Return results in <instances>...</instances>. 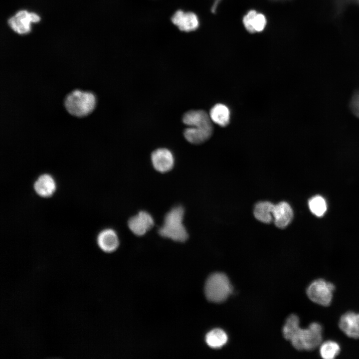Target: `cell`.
I'll use <instances>...</instances> for the list:
<instances>
[{"mask_svg": "<svg viewBox=\"0 0 359 359\" xmlns=\"http://www.w3.org/2000/svg\"><path fill=\"white\" fill-rule=\"evenodd\" d=\"M96 105L95 94L88 91L75 89L65 97L64 106L72 116L78 118L87 116L94 110Z\"/></svg>", "mask_w": 359, "mask_h": 359, "instance_id": "1", "label": "cell"}, {"mask_svg": "<svg viewBox=\"0 0 359 359\" xmlns=\"http://www.w3.org/2000/svg\"><path fill=\"white\" fill-rule=\"evenodd\" d=\"M184 209L181 206L173 207L166 215L164 223L159 229V234L175 241L184 242L188 238V233L183 224Z\"/></svg>", "mask_w": 359, "mask_h": 359, "instance_id": "2", "label": "cell"}, {"mask_svg": "<svg viewBox=\"0 0 359 359\" xmlns=\"http://www.w3.org/2000/svg\"><path fill=\"white\" fill-rule=\"evenodd\" d=\"M322 333L323 328L321 324L314 322L306 329H302L299 327L289 341L297 350L313 351L322 343Z\"/></svg>", "mask_w": 359, "mask_h": 359, "instance_id": "3", "label": "cell"}, {"mask_svg": "<svg viewBox=\"0 0 359 359\" xmlns=\"http://www.w3.org/2000/svg\"><path fill=\"white\" fill-rule=\"evenodd\" d=\"M232 291L228 277L222 273L210 275L205 284L204 293L206 298L214 303H221L227 299Z\"/></svg>", "mask_w": 359, "mask_h": 359, "instance_id": "4", "label": "cell"}, {"mask_svg": "<svg viewBox=\"0 0 359 359\" xmlns=\"http://www.w3.org/2000/svg\"><path fill=\"white\" fill-rule=\"evenodd\" d=\"M335 285L323 279L313 281L307 287L308 298L314 303L323 306H329L332 302Z\"/></svg>", "mask_w": 359, "mask_h": 359, "instance_id": "5", "label": "cell"}, {"mask_svg": "<svg viewBox=\"0 0 359 359\" xmlns=\"http://www.w3.org/2000/svg\"><path fill=\"white\" fill-rule=\"evenodd\" d=\"M182 121L186 125L194 129L213 132L212 120L205 111L192 110L185 113Z\"/></svg>", "mask_w": 359, "mask_h": 359, "instance_id": "6", "label": "cell"}, {"mask_svg": "<svg viewBox=\"0 0 359 359\" xmlns=\"http://www.w3.org/2000/svg\"><path fill=\"white\" fill-rule=\"evenodd\" d=\"M39 16L35 13L22 10L17 12L8 21L9 26L16 33L24 34L29 32L31 22L40 21Z\"/></svg>", "mask_w": 359, "mask_h": 359, "instance_id": "7", "label": "cell"}, {"mask_svg": "<svg viewBox=\"0 0 359 359\" xmlns=\"http://www.w3.org/2000/svg\"><path fill=\"white\" fill-rule=\"evenodd\" d=\"M131 231L138 236L144 235L154 224L152 215L147 211H141L131 217L128 221Z\"/></svg>", "mask_w": 359, "mask_h": 359, "instance_id": "8", "label": "cell"}, {"mask_svg": "<svg viewBox=\"0 0 359 359\" xmlns=\"http://www.w3.org/2000/svg\"><path fill=\"white\" fill-rule=\"evenodd\" d=\"M151 160L155 169L163 173L171 171L174 165L173 155L166 148H160L154 151L152 154Z\"/></svg>", "mask_w": 359, "mask_h": 359, "instance_id": "9", "label": "cell"}, {"mask_svg": "<svg viewBox=\"0 0 359 359\" xmlns=\"http://www.w3.org/2000/svg\"><path fill=\"white\" fill-rule=\"evenodd\" d=\"M173 23L180 30L190 32L196 29L199 24L197 16L192 12H184L181 10L177 11L172 17Z\"/></svg>", "mask_w": 359, "mask_h": 359, "instance_id": "10", "label": "cell"}, {"mask_svg": "<svg viewBox=\"0 0 359 359\" xmlns=\"http://www.w3.org/2000/svg\"><path fill=\"white\" fill-rule=\"evenodd\" d=\"M339 326L348 337L355 339H359V314L348 312L340 318Z\"/></svg>", "mask_w": 359, "mask_h": 359, "instance_id": "11", "label": "cell"}, {"mask_svg": "<svg viewBox=\"0 0 359 359\" xmlns=\"http://www.w3.org/2000/svg\"><path fill=\"white\" fill-rule=\"evenodd\" d=\"M242 20L245 29L251 33L262 31L267 24L266 16L253 9L248 11Z\"/></svg>", "mask_w": 359, "mask_h": 359, "instance_id": "12", "label": "cell"}, {"mask_svg": "<svg viewBox=\"0 0 359 359\" xmlns=\"http://www.w3.org/2000/svg\"><path fill=\"white\" fill-rule=\"evenodd\" d=\"M293 211L290 204L285 201L275 204L273 210V221L278 228L283 229L291 222Z\"/></svg>", "mask_w": 359, "mask_h": 359, "instance_id": "13", "label": "cell"}, {"mask_svg": "<svg viewBox=\"0 0 359 359\" xmlns=\"http://www.w3.org/2000/svg\"><path fill=\"white\" fill-rule=\"evenodd\" d=\"M100 248L106 252L115 251L119 244L118 236L113 229H106L101 231L97 238Z\"/></svg>", "mask_w": 359, "mask_h": 359, "instance_id": "14", "label": "cell"}, {"mask_svg": "<svg viewBox=\"0 0 359 359\" xmlns=\"http://www.w3.org/2000/svg\"><path fill=\"white\" fill-rule=\"evenodd\" d=\"M275 204L268 201H260L255 206L253 213L256 219L264 223L273 221Z\"/></svg>", "mask_w": 359, "mask_h": 359, "instance_id": "15", "label": "cell"}, {"mask_svg": "<svg viewBox=\"0 0 359 359\" xmlns=\"http://www.w3.org/2000/svg\"><path fill=\"white\" fill-rule=\"evenodd\" d=\"M209 116L212 121L215 124L221 127H225L230 121V111L225 105L218 103L211 109Z\"/></svg>", "mask_w": 359, "mask_h": 359, "instance_id": "16", "label": "cell"}, {"mask_svg": "<svg viewBox=\"0 0 359 359\" xmlns=\"http://www.w3.org/2000/svg\"><path fill=\"white\" fill-rule=\"evenodd\" d=\"M34 189L39 195L47 197L51 195L55 189V184L52 178L48 175L39 177L34 183Z\"/></svg>", "mask_w": 359, "mask_h": 359, "instance_id": "17", "label": "cell"}, {"mask_svg": "<svg viewBox=\"0 0 359 359\" xmlns=\"http://www.w3.org/2000/svg\"><path fill=\"white\" fill-rule=\"evenodd\" d=\"M228 341L226 333L220 329H215L209 332L205 336L207 345L211 348L219 349Z\"/></svg>", "mask_w": 359, "mask_h": 359, "instance_id": "18", "label": "cell"}, {"mask_svg": "<svg viewBox=\"0 0 359 359\" xmlns=\"http://www.w3.org/2000/svg\"><path fill=\"white\" fill-rule=\"evenodd\" d=\"M212 132L197 130L190 127L184 130L183 135L188 142L194 144H199L209 139L211 136Z\"/></svg>", "mask_w": 359, "mask_h": 359, "instance_id": "19", "label": "cell"}, {"mask_svg": "<svg viewBox=\"0 0 359 359\" xmlns=\"http://www.w3.org/2000/svg\"><path fill=\"white\" fill-rule=\"evenodd\" d=\"M341 351L339 345L333 341H327L320 346V354L324 359H335Z\"/></svg>", "mask_w": 359, "mask_h": 359, "instance_id": "20", "label": "cell"}, {"mask_svg": "<svg viewBox=\"0 0 359 359\" xmlns=\"http://www.w3.org/2000/svg\"><path fill=\"white\" fill-rule=\"evenodd\" d=\"M309 206L311 211L317 216L324 214L327 210V204L323 197L316 195L309 201Z\"/></svg>", "mask_w": 359, "mask_h": 359, "instance_id": "21", "label": "cell"}, {"mask_svg": "<svg viewBox=\"0 0 359 359\" xmlns=\"http://www.w3.org/2000/svg\"><path fill=\"white\" fill-rule=\"evenodd\" d=\"M299 324V318L296 315L292 314L288 317L283 329L285 339L289 341L292 334L300 327Z\"/></svg>", "mask_w": 359, "mask_h": 359, "instance_id": "22", "label": "cell"}, {"mask_svg": "<svg viewBox=\"0 0 359 359\" xmlns=\"http://www.w3.org/2000/svg\"><path fill=\"white\" fill-rule=\"evenodd\" d=\"M351 107L355 115L359 117V91L356 92L352 97Z\"/></svg>", "mask_w": 359, "mask_h": 359, "instance_id": "23", "label": "cell"}, {"mask_svg": "<svg viewBox=\"0 0 359 359\" xmlns=\"http://www.w3.org/2000/svg\"><path fill=\"white\" fill-rule=\"evenodd\" d=\"M352 0H335L336 7L338 10H342L344 7Z\"/></svg>", "mask_w": 359, "mask_h": 359, "instance_id": "24", "label": "cell"}, {"mask_svg": "<svg viewBox=\"0 0 359 359\" xmlns=\"http://www.w3.org/2000/svg\"><path fill=\"white\" fill-rule=\"evenodd\" d=\"M222 0H216L213 3V5L211 7V11L212 12H216V9L218 4L220 3Z\"/></svg>", "mask_w": 359, "mask_h": 359, "instance_id": "25", "label": "cell"}, {"mask_svg": "<svg viewBox=\"0 0 359 359\" xmlns=\"http://www.w3.org/2000/svg\"><path fill=\"white\" fill-rule=\"evenodd\" d=\"M352 1H353L355 2H356V3L359 4V0H352Z\"/></svg>", "mask_w": 359, "mask_h": 359, "instance_id": "26", "label": "cell"}]
</instances>
